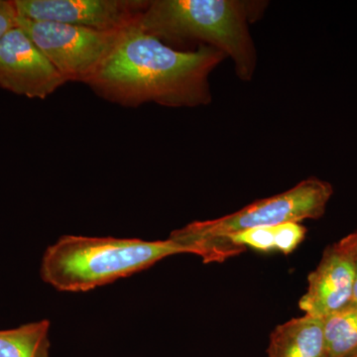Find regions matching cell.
<instances>
[{
	"instance_id": "cell-7",
	"label": "cell",
	"mask_w": 357,
	"mask_h": 357,
	"mask_svg": "<svg viewBox=\"0 0 357 357\" xmlns=\"http://www.w3.org/2000/svg\"><path fill=\"white\" fill-rule=\"evenodd\" d=\"M67 84L48 58L20 27L0 40V88L45 100Z\"/></svg>"
},
{
	"instance_id": "cell-12",
	"label": "cell",
	"mask_w": 357,
	"mask_h": 357,
	"mask_svg": "<svg viewBox=\"0 0 357 357\" xmlns=\"http://www.w3.org/2000/svg\"><path fill=\"white\" fill-rule=\"evenodd\" d=\"M227 243L241 248H250L258 251L275 249V225L255 227L234 234L227 238Z\"/></svg>"
},
{
	"instance_id": "cell-11",
	"label": "cell",
	"mask_w": 357,
	"mask_h": 357,
	"mask_svg": "<svg viewBox=\"0 0 357 357\" xmlns=\"http://www.w3.org/2000/svg\"><path fill=\"white\" fill-rule=\"evenodd\" d=\"M326 357H351L357 352V305L351 303L323 319Z\"/></svg>"
},
{
	"instance_id": "cell-6",
	"label": "cell",
	"mask_w": 357,
	"mask_h": 357,
	"mask_svg": "<svg viewBox=\"0 0 357 357\" xmlns=\"http://www.w3.org/2000/svg\"><path fill=\"white\" fill-rule=\"evenodd\" d=\"M18 18L114 32L135 24L149 0H13Z\"/></svg>"
},
{
	"instance_id": "cell-2",
	"label": "cell",
	"mask_w": 357,
	"mask_h": 357,
	"mask_svg": "<svg viewBox=\"0 0 357 357\" xmlns=\"http://www.w3.org/2000/svg\"><path fill=\"white\" fill-rule=\"evenodd\" d=\"M266 4L241 0H149L138 18L142 31L165 43L199 41L232 59L236 76H255L257 55L249 24Z\"/></svg>"
},
{
	"instance_id": "cell-13",
	"label": "cell",
	"mask_w": 357,
	"mask_h": 357,
	"mask_svg": "<svg viewBox=\"0 0 357 357\" xmlns=\"http://www.w3.org/2000/svg\"><path fill=\"white\" fill-rule=\"evenodd\" d=\"M307 229L301 222H285L275 225V249L290 255L303 243Z\"/></svg>"
},
{
	"instance_id": "cell-16",
	"label": "cell",
	"mask_w": 357,
	"mask_h": 357,
	"mask_svg": "<svg viewBox=\"0 0 357 357\" xmlns=\"http://www.w3.org/2000/svg\"><path fill=\"white\" fill-rule=\"evenodd\" d=\"M351 303L357 305V257H356V274H354V288H352Z\"/></svg>"
},
{
	"instance_id": "cell-9",
	"label": "cell",
	"mask_w": 357,
	"mask_h": 357,
	"mask_svg": "<svg viewBox=\"0 0 357 357\" xmlns=\"http://www.w3.org/2000/svg\"><path fill=\"white\" fill-rule=\"evenodd\" d=\"M267 357H326L323 319L305 314L276 326Z\"/></svg>"
},
{
	"instance_id": "cell-3",
	"label": "cell",
	"mask_w": 357,
	"mask_h": 357,
	"mask_svg": "<svg viewBox=\"0 0 357 357\" xmlns=\"http://www.w3.org/2000/svg\"><path fill=\"white\" fill-rule=\"evenodd\" d=\"M172 239L65 236L49 246L41 263V277L63 292H88L180 255Z\"/></svg>"
},
{
	"instance_id": "cell-14",
	"label": "cell",
	"mask_w": 357,
	"mask_h": 357,
	"mask_svg": "<svg viewBox=\"0 0 357 357\" xmlns=\"http://www.w3.org/2000/svg\"><path fill=\"white\" fill-rule=\"evenodd\" d=\"M17 20L13 0H0V40L17 26Z\"/></svg>"
},
{
	"instance_id": "cell-17",
	"label": "cell",
	"mask_w": 357,
	"mask_h": 357,
	"mask_svg": "<svg viewBox=\"0 0 357 357\" xmlns=\"http://www.w3.org/2000/svg\"><path fill=\"white\" fill-rule=\"evenodd\" d=\"M351 357H357V352H356V354H354Z\"/></svg>"
},
{
	"instance_id": "cell-4",
	"label": "cell",
	"mask_w": 357,
	"mask_h": 357,
	"mask_svg": "<svg viewBox=\"0 0 357 357\" xmlns=\"http://www.w3.org/2000/svg\"><path fill=\"white\" fill-rule=\"evenodd\" d=\"M333 188L318 178H307L288 191L259 199L220 218L196 220L174 230L169 238L184 253L201 256L204 262H222L245 248L227 243V238L249 229L285 222L318 220L325 215Z\"/></svg>"
},
{
	"instance_id": "cell-8",
	"label": "cell",
	"mask_w": 357,
	"mask_h": 357,
	"mask_svg": "<svg viewBox=\"0 0 357 357\" xmlns=\"http://www.w3.org/2000/svg\"><path fill=\"white\" fill-rule=\"evenodd\" d=\"M356 274V257L338 248L328 246L318 267L307 277V292L299 307L305 314L325 319L351 304Z\"/></svg>"
},
{
	"instance_id": "cell-15",
	"label": "cell",
	"mask_w": 357,
	"mask_h": 357,
	"mask_svg": "<svg viewBox=\"0 0 357 357\" xmlns=\"http://www.w3.org/2000/svg\"><path fill=\"white\" fill-rule=\"evenodd\" d=\"M337 244L338 248L342 249L345 252L357 257V231L345 236Z\"/></svg>"
},
{
	"instance_id": "cell-1",
	"label": "cell",
	"mask_w": 357,
	"mask_h": 357,
	"mask_svg": "<svg viewBox=\"0 0 357 357\" xmlns=\"http://www.w3.org/2000/svg\"><path fill=\"white\" fill-rule=\"evenodd\" d=\"M225 58L206 45L196 51L175 50L135 23L123 30L88 86L103 100L126 107L147 102L175 109L203 107L213 100L210 75Z\"/></svg>"
},
{
	"instance_id": "cell-10",
	"label": "cell",
	"mask_w": 357,
	"mask_h": 357,
	"mask_svg": "<svg viewBox=\"0 0 357 357\" xmlns=\"http://www.w3.org/2000/svg\"><path fill=\"white\" fill-rule=\"evenodd\" d=\"M47 319L0 331V357H50Z\"/></svg>"
},
{
	"instance_id": "cell-5",
	"label": "cell",
	"mask_w": 357,
	"mask_h": 357,
	"mask_svg": "<svg viewBox=\"0 0 357 357\" xmlns=\"http://www.w3.org/2000/svg\"><path fill=\"white\" fill-rule=\"evenodd\" d=\"M17 26L68 82L88 84L114 51L122 32H105L18 18Z\"/></svg>"
}]
</instances>
